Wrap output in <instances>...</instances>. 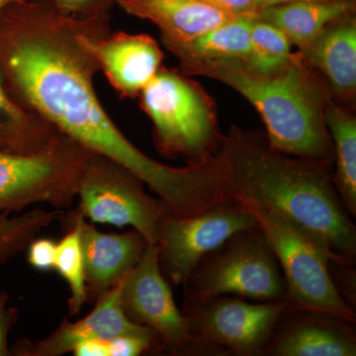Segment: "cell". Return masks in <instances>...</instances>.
I'll use <instances>...</instances> for the list:
<instances>
[{
	"instance_id": "obj_14",
	"label": "cell",
	"mask_w": 356,
	"mask_h": 356,
	"mask_svg": "<svg viewBox=\"0 0 356 356\" xmlns=\"http://www.w3.org/2000/svg\"><path fill=\"white\" fill-rule=\"evenodd\" d=\"M355 323L285 309L262 356H355Z\"/></svg>"
},
{
	"instance_id": "obj_28",
	"label": "cell",
	"mask_w": 356,
	"mask_h": 356,
	"mask_svg": "<svg viewBox=\"0 0 356 356\" xmlns=\"http://www.w3.org/2000/svg\"><path fill=\"white\" fill-rule=\"evenodd\" d=\"M236 17L257 18L262 9V0H201Z\"/></svg>"
},
{
	"instance_id": "obj_17",
	"label": "cell",
	"mask_w": 356,
	"mask_h": 356,
	"mask_svg": "<svg viewBox=\"0 0 356 356\" xmlns=\"http://www.w3.org/2000/svg\"><path fill=\"white\" fill-rule=\"evenodd\" d=\"M117 6L154 23L165 46L191 41L238 18L201 0H122Z\"/></svg>"
},
{
	"instance_id": "obj_9",
	"label": "cell",
	"mask_w": 356,
	"mask_h": 356,
	"mask_svg": "<svg viewBox=\"0 0 356 356\" xmlns=\"http://www.w3.org/2000/svg\"><path fill=\"white\" fill-rule=\"evenodd\" d=\"M144 185L116 161L92 154L79 182L76 209L95 224L132 227L156 245L161 222L172 214L163 200L146 193Z\"/></svg>"
},
{
	"instance_id": "obj_16",
	"label": "cell",
	"mask_w": 356,
	"mask_h": 356,
	"mask_svg": "<svg viewBox=\"0 0 356 356\" xmlns=\"http://www.w3.org/2000/svg\"><path fill=\"white\" fill-rule=\"evenodd\" d=\"M301 53L324 77L332 100L353 108L356 93L355 13L334 21Z\"/></svg>"
},
{
	"instance_id": "obj_25",
	"label": "cell",
	"mask_w": 356,
	"mask_h": 356,
	"mask_svg": "<svg viewBox=\"0 0 356 356\" xmlns=\"http://www.w3.org/2000/svg\"><path fill=\"white\" fill-rule=\"evenodd\" d=\"M58 13L83 22L110 25V13L117 0H43Z\"/></svg>"
},
{
	"instance_id": "obj_12",
	"label": "cell",
	"mask_w": 356,
	"mask_h": 356,
	"mask_svg": "<svg viewBox=\"0 0 356 356\" xmlns=\"http://www.w3.org/2000/svg\"><path fill=\"white\" fill-rule=\"evenodd\" d=\"M84 38L100 72L122 98L139 97L163 67V53L149 35L93 30Z\"/></svg>"
},
{
	"instance_id": "obj_26",
	"label": "cell",
	"mask_w": 356,
	"mask_h": 356,
	"mask_svg": "<svg viewBox=\"0 0 356 356\" xmlns=\"http://www.w3.org/2000/svg\"><path fill=\"white\" fill-rule=\"evenodd\" d=\"M27 261L39 271H49L55 269L57 243L51 238H35L28 245Z\"/></svg>"
},
{
	"instance_id": "obj_23",
	"label": "cell",
	"mask_w": 356,
	"mask_h": 356,
	"mask_svg": "<svg viewBox=\"0 0 356 356\" xmlns=\"http://www.w3.org/2000/svg\"><path fill=\"white\" fill-rule=\"evenodd\" d=\"M291 43L277 28L252 18L250 24V55L247 67L259 74H273L292 60Z\"/></svg>"
},
{
	"instance_id": "obj_22",
	"label": "cell",
	"mask_w": 356,
	"mask_h": 356,
	"mask_svg": "<svg viewBox=\"0 0 356 356\" xmlns=\"http://www.w3.org/2000/svg\"><path fill=\"white\" fill-rule=\"evenodd\" d=\"M64 211L34 209L21 213H0V266L27 248L40 232L60 220Z\"/></svg>"
},
{
	"instance_id": "obj_18",
	"label": "cell",
	"mask_w": 356,
	"mask_h": 356,
	"mask_svg": "<svg viewBox=\"0 0 356 356\" xmlns=\"http://www.w3.org/2000/svg\"><path fill=\"white\" fill-rule=\"evenodd\" d=\"M355 0L292 1L264 7L257 18L280 29L300 51L306 50L325 28L355 13Z\"/></svg>"
},
{
	"instance_id": "obj_10",
	"label": "cell",
	"mask_w": 356,
	"mask_h": 356,
	"mask_svg": "<svg viewBox=\"0 0 356 356\" xmlns=\"http://www.w3.org/2000/svg\"><path fill=\"white\" fill-rule=\"evenodd\" d=\"M257 227L252 213L231 199L189 217L170 215L158 233L159 266L168 282L184 285L204 257L241 229Z\"/></svg>"
},
{
	"instance_id": "obj_1",
	"label": "cell",
	"mask_w": 356,
	"mask_h": 356,
	"mask_svg": "<svg viewBox=\"0 0 356 356\" xmlns=\"http://www.w3.org/2000/svg\"><path fill=\"white\" fill-rule=\"evenodd\" d=\"M93 30L43 0H18L0 13V72L9 95L93 154L127 168L182 216L207 187L203 166L172 168L149 158L115 125L96 95L99 65L86 43Z\"/></svg>"
},
{
	"instance_id": "obj_13",
	"label": "cell",
	"mask_w": 356,
	"mask_h": 356,
	"mask_svg": "<svg viewBox=\"0 0 356 356\" xmlns=\"http://www.w3.org/2000/svg\"><path fill=\"white\" fill-rule=\"evenodd\" d=\"M60 220L79 229L88 301H97L118 284L139 262L149 245L145 236L134 229L127 233H103L89 224L77 209L64 213Z\"/></svg>"
},
{
	"instance_id": "obj_20",
	"label": "cell",
	"mask_w": 356,
	"mask_h": 356,
	"mask_svg": "<svg viewBox=\"0 0 356 356\" xmlns=\"http://www.w3.org/2000/svg\"><path fill=\"white\" fill-rule=\"evenodd\" d=\"M325 125L334 147L332 179L346 210L356 217V118L353 108L332 100L325 109Z\"/></svg>"
},
{
	"instance_id": "obj_4",
	"label": "cell",
	"mask_w": 356,
	"mask_h": 356,
	"mask_svg": "<svg viewBox=\"0 0 356 356\" xmlns=\"http://www.w3.org/2000/svg\"><path fill=\"white\" fill-rule=\"evenodd\" d=\"M138 98L153 123L154 144L163 156L196 165L219 153L224 136L216 104L200 84L179 70L161 67Z\"/></svg>"
},
{
	"instance_id": "obj_19",
	"label": "cell",
	"mask_w": 356,
	"mask_h": 356,
	"mask_svg": "<svg viewBox=\"0 0 356 356\" xmlns=\"http://www.w3.org/2000/svg\"><path fill=\"white\" fill-rule=\"evenodd\" d=\"M252 17H238L218 26L203 35L165 46L180 63V72L186 74L200 65L217 63L247 64L250 55V24Z\"/></svg>"
},
{
	"instance_id": "obj_30",
	"label": "cell",
	"mask_w": 356,
	"mask_h": 356,
	"mask_svg": "<svg viewBox=\"0 0 356 356\" xmlns=\"http://www.w3.org/2000/svg\"><path fill=\"white\" fill-rule=\"evenodd\" d=\"M292 1H322V0H262V8L266 6H275V4L286 3Z\"/></svg>"
},
{
	"instance_id": "obj_8",
	"label": "cell",
	"mask_w": 356,
	"mask_h": 356,
	"mask_svg": "<svg viewBox=\"0 0 356 356\" xmlns=\"http://www.w3.org/2000/svg\"><path fill=\"white\" fill-rule=\"evenodd\" d=\"M286 309L284 301L250 303L233 295L184 301L200 355L262 356Z\"/></svg>"
},
{
	"instance_id": "obj_2",
	"label": "cell",
	"mask_w": 356,
	"mask_h": 356,
	"mask_svg": "<svg viewBox=\"0 0 356 356\" xmlns=\"http://www.w3.org/2000/svg\"><path fill=\"white\" fill-rule=\"evenodd\" d=\"M232 198L287 222L339 266H355L356 228L334 186V161L278 153L266 134L232 126L219 151Z\"/></svg>"
},
{
	"instance_id": "obj_21",
	"label": "cell",
	"mask_w": 356,
	"mask_h": 356,
	"mask_svg": "<svg viewBox=\"0 0 356 356\" xmlns=\"http://www.w3.org/2000/svg\"><path fill=\"white\" fill-rule=\"evenodd\" d=\"M60 134L9 95L0 72V149L34 151L48 146Z\"/></svg>"
},
{
	"instance_id": "obj_29",
	"label": "cell",
	"mask_w": 356,
	"mask_h": 356,
	"mask_svg": "<svg viewBox=\"0 0 356 356\" xmlns=\"http://www.w3.org/2000/svg\"><path fill=\"white\" fill-rule=\"evenodd\" d=\"M72 353L76 356H109L108 341L88 339L77 344Z\"/></svg>"
},
{
	"instance_id": "obj_7",
	"label": "cell",
	"mask_w": 356,
	"mask_h": 356,
	"mask_svg": "<svg viewBox=\"0 0 356 356\" xmlns=\"http://www.w3.org/2000/svg\"><path fill=\"white\" fill-rule=\"evenodd\" d=\"M243 205L252 213L276 255L286 287V309L320 312L356 323L355 308L332 280L327 255L281 218Z\"/></svg>"
},
{
	"instance_id": "obj_27",
	"label": "cell",
	"mask_w": 356,
	"mask_h": 356,
	"mask_svg": "<svg viewBox=\"0 0 356 356\" xmlns=\"http://www.w3.org/2000/svg\"><path fill=\"white\" fill-rule=\"evenodd\" d=\"M8 300V293L0 291V356L11 355L9 332L17 324L19 318V311L16 307H7Z\"/></svg>"
},
{
	"instance_id": "obj_6",
	"label": "cell",
	"mask_w": 356,
	"mask_h": 356,
	"mask_svg": "<svg viewBox=\"0 0 356 356\" xmlns=\"http://www.w3.org/2000/svg\"><path fill=\"white\" fill-rule=\"evenodd\" d=\"M92 154L65 134L34 151L0 149V213H18L37 203L67 209Z\"/></svg>"
},
{
	"instance_id": "obj_5",
	"label": "cell",
	"mask_w": 356,
	"mask_h": 356,
	"mask_svg": "<svg viewBox=\"0 0 356 356\" xmlns=\"http://www.w3.org/2000/svg\"><path fill=\"white\" fill-rule=\"evenodd\" d=\"M184 288V301L233 295L277 302L286 294L280 264L259 227L236 232L204 257Z\"/></svg>"
},
{
	"instance_id": "obj_11",
	"label": "cell",
	"mask_w": 356,
	"mask_h": 356,
	"mask_svg": "<svg viewBox=\"0 0 356 356\" xmlns=\"http://www.w3.org/2000/svg\"><path fill=\"white\" fill-rule=\"evenodd\" d=\"M159 257V245L149 243L139 262L124 278L122 307L133 323L156 332L161 355H200L188 320L177 308L161 271Z\"/></svg>"
},
{
	"instance_id": "obj_15",
	"label": "cell",
	"mask_w": 356,
	"mask_h": 356,
	"mask_svg": "<svg viewBox=\"0 0 356 356\" xmlns=\"http://www.w3.org/2000/svg\"><path fill=\"white\" fill-rule=\"evenodd\" d=\"M124 278L95 302V308L86 317L74 323L65 318L50 336L41 341L32 343L19 339L11 346V355L60 356L72 353L77 344L88 339L109 341L121 334L152 331L133 323L124 312L121 303Z\"/></svg>"
},
{
	"instance_id": "obj_31",
	"label": "cell",
	"mask_w": 356,
	"mask_h": 356,
	"mask_svg": "<svg viewBox=\"0 0 356 356\" xmlns=\"http://www.w3.org/2000/svg\"><path fill=\"white\" fill-rule=\"evenodd\" d=\"M18 1V0H0V13L6 8L7 6H10L13 2Z\"/></svg>"
},
{
	"instance_id": "obj_24",
	"label": "cell",
	"mask_w": 356,
	"mask_h": 356,
	"mask_svg": "<svg viewBox=\"0 0 356 356\" xmlns=\"http://www.w3.org/2000/svg\"><path fill=\"white\" fill-rule=\"evenodd\" d=\"M63 226L65 235L57 243L55 269L69 284V314L76 316L88 302L83 248L79 229L72 225Z\"/></svg>"
},
{
	"instance_id": "obj_3",
	"label": "cell",
	"mask_w": 356,
	"mask_h": 356,
	"mask_svg": "<svg viewBox=\"0 0 356 356\" xmlns=\"http://www.w3.org/2000/svg\"><path fill=\"white\" fill-rule=\"evenodd\" d=\"M186 76L211 77L238 91L261 115L267 143L274 151L334 161L325 117L331 91L301 51L273 74H259L243 63L232 62L200 65Z\"/></svg>"
},
{
	"instance_id": "obj_32",
	"label": "cell",
	"mask_w": 356,
	"mask_h": 356,
	"mask_svg": "<svg viewBox=\"0 0 356 356\" xmlns=\"http://www.w3.org/2000/svg\"><path fill=\"white\" fill-rule=\"evenodd\" d=\"M122 1V0H117V4H118V2Z\"/></svg>"
}]
</instances>
